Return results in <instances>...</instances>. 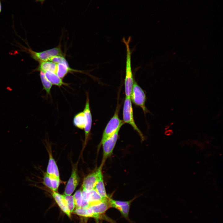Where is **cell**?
<instances>
[{
    "instance_id": "10",
    "label": "cell",
    "mask_w": 223,
    "mask_h": 223,
    "mask_svg": "<svg viewBox=\"0 0 223 223\" xmlns=\"http://www.w3.org/2000/svg\"><path fill=\"white\" fill-rule=\"evenodd\" d=\"M131 202V200L128 201H121L116 200L109 198V203L111 207L115 208L118 210L122 215L126 218H128V217Z\"/></svg>"
},
{
    "instance_id": "20",
    "label": "cell",
    "mask_w": 223,
    "mask_h": 223,
    "mask_svg": "<svg viewBox=\"0 0 223 223\" xmlns=\"http://www.w3.org/2000/svg\"><path fill=\"white\" fill-rule=\"evenodd\" d=\"M73 212L78 215L87 217H94L92 210L89 208H76Z\"/></svg>"
},
{
    "instance_id": "5",
    "label": "cell",
    "mask_w": 223,
    "mask_h": 223,
    "mask_svg": "<svg viewBox=\"0 0 223 223\" xmlns=\"http://www.w3.org/2000/svg\"><path fill=\"white\" fill-rule=\"evenodd\" d=\"M130 98L133 103L142 108L145 114L148 112L145 104L146 101L145 94L135 81L133 86Z\"/></svg>"
},
{
    "instance_id": "18",
    "label": "cell",
    "mask_w": 223,
    "mask_h": 223,
    "mask_svg": "<svg viewBox=\"0 0 223 223\" xmlns=\"http://www.w3.org/2000/svg\"><path fill=\"white\" fill-rule=\"evenodd\" d=\"M85 116L83 111L81 112L74 116L73 123L75 126L80 129H83L84 128L85 124Z\"/></svg>"
},
{
    "instance_id": "1",
    "label": "cell",
    "mask_w": 223,
    "mask_h": 223,
    "mask_svg": "<svg viewBox=\"0 0 223 223\" xmlns=\"http://www.w3.org/2000/svg\"><path fill=\"white\" fill-rule=\"evenodd\" d=\"M122 40V42L126 46V50L125 74L124 83L125 94L126 97L130 98L134 81L131 68V52L129 45L131 37H129L127 40L124 37Z\"/></svg>"
},
{
    "instance_id": "8",
    "label": "cell",
    "mask_w": 223,
    "mask_h": 223,
    "mask_svg": "<svg viewBox=\"0 0 223 223\" xmlns=\"http://www.w3.org/2000/svg\"><path fill=\"white\" fill-rule=\"evenodd\" d=\"M103 166L101 164L96 170L85 178L82 185V190L89 191L94 189L100 175L102 173Z\"/></svg>"
},
{
    "instance_id": "11",
    "label": "cell",
    "mask_w": 223,
    "mask_h": 223,
    "mask_svg": "<svg viewBox=\"0 0 223 223\" xmlns=\"http://www.w3.org/2000/svg\"><path fill=\"white\" fill-rule=\"evenodd\" d=\"M79 182V177L77 168H72V174L65 187L64 195H71L74 191Z\"/></svg>"
},
{
    "instance_id": "15",
    "label": "cell",
    "mask_w": 223,
    "mask_h": 223,
    "mask_svg": "<svg viewBox=\"0 0 223 223\" xmlns=\"http://www.w3.org/2000/svg\"><path fill=\"white\" fill-rule=\"evenodd\" d=\"M56 67V64L51 61H43L39 63L38 67L35 70L42 71L44 72H50L55 73Z\"/></svg>"
},
{
    "instance_id": "23",
    "label": "cell",
    "mask_w": 223,
    "mask_h": 223,
    "mask_svg": "<svg viewBox=\"0 0 223 223\" xmlns=\"http://www.w3.org/2000/svg\"><path fill=\"white\" fill-rule=\"evenodd\" d=\"M43 183L45 186L50 189L51 191L52 190V180L51 178L46 173L44 174L43 178Z\"/></svg>"
},
{
    "instance_id": "12",
    "label": "cell",
    "mask_w": 223,
    "mask_h": 223,
    "mask_svg": "<svg viewBox=\"0 0 223 223\" xmlns=\"http://www.w3.org/2000/svg\"><path fill=\"white\" fill-rule=\"evenodd\" d=\"M49 160L46 173L51 178L60 179L58 168L52 154L48 151Z\"/></svg>"
},
{
    "instance_id": "2",
    "label": "cell",
    "mask_w": 223,
    "mask_h": 223,
    "mask_svg": "<svg viewBox=\"0 0 223 223\" xmlns=\"http://www.w3.org/2000/svg\"><path fill=\"white\" fill-rule=\"evenodd\" d=\"M119 106H117L114 115L107 123L104 130L100 144L112 135L118 129H120L124 124L123 120H121L119 118Z\"/></svg>"
},
{
    "instance_id": "24",
    "label": "cell",
    "mask_w": 223,
    "mask_h": 223,
    "mask_svg": "<svg viewBox=\"0 0 223 223\" xmlns=\"http://www.w3.org/2000/svg\"><path fill=\"white\" fill-rule=\"evenodd\" d=\"M49 61H51L56 64L64 62L67 60L63 56H56L51 58Z\"/></svg>"
},
{
    "instance_id": "22",
    "label": "cell",
    "mask_w": 223,
    "mask_h": 223,
    "mask_svg": "<svg viewBox=\"0 0 223 223\" xmlns=\"http://www.w3.org/2000/svg\"><path fill=\"white\" fill-rule=\"evenodd\" d=\"M76 208H81L82 200V191L80 190L77 191L73 196Z\"/></svg>"
},
{
    "instance_id": "21",
    "label": "cell",
    "mask_w": 223,
    "mask_h": 223,
    "mask_svg": "<svg viewBox=\"0 0 223 223\" xmlns=\"http://www.w3.org/2000/svg\"><path fill=\"white\" fill-rule=\"evenodd\" d=\"M65 204L69 212L73 211L75 204L73 196L71 195H63Z\"/></svg>"
},
{
    "instance_id": "19",
    "label": "cell",
    "mask_w": 223,
    "mask_h": 223,
    "mask_svg": "<svg viewBox=\"0 0 223 223\" xmlns=\"http://www.w3.org/2000/svg\"><path fill=\"white\" fill-rule=\"evenodd\" d=\"M40 76L43 87V90H45L47 95H50V90L52 85L46 77L44 72L40 71Z\"/></svg>"
},
{
    "instance_id": "3",
    "label": "cell",
    "mask_w": 223,
    "mask_h": 223,
    "mask_svg": "<svg viewBox=\"0 0 223 223\" xmlns=\"http://www.w3.org/2000/svg\"><path fill=\"white\" fill-rule=\"evenodd\" d=\"M28 53L33 59L39 63L49 61L56 56H63L60 44L57 46L40 52L35 51L31 49H27Z\"/></svg>"
},
{
    "instance_id": "17",
    "label": "cell",
    "mask_w": 223,
    "mask_h": 223,
    "mask_svg": "<svg viewBox=\"0 0 223 223\" xmlns=\"http://www.w3.org/2000/svg\"><path fill=\"white\" fill-rule=\"evenodd\" d=\"M94 189L103 199L108 197L106 192L102 173L100 175Z\"/></svg>"
},
{
    "instance_id": "4",
    "label": "cell",
    "mask_w": 223,
    "mask_h": 223,
    "mask_svg": "<svg viewBox=\"0 0 223 223\" xmlns=\"http://www.w3.org/2000/svg\"><path fill=\"white\" fill-rule=\"evenodd\" d=\"M123 121L129 124L138 133L142 140L144 138L142 132L136 125L134 119L133 109L130 98L125 97L123 110Z\"/></svg>"
},
{
    "instance_id": "6",
    "label": "cell",
    "mask_w": 223,
    "mask_h": 223,
    "mask_svg": "<svg viewBox=\"0 0 223 223\" xmlns=\"http://www.w3.org/2000/svg\"><path fill=\"white\" fill-rule=\"evenodd\" d=\"M120 129L110 137L104 141L101 144L102 145L103 155L102 163L103 165L107 159L112 153L116 143L118 137V133Z\"/></svg>"
},
{
    "instance_id": "25",
    "label": "cell",
    "mask_w": 223,
    "mask_h": 223,
    "mask_svg": "<svg viewBox=\"0 0 223 223\" xmlns=\"http://www.w3.org/2000/svg\"><path fill=\"white\" fill-rule=\"evenodd\" d=\"M45 0H36V2H39L42 4Z\"/></svg>"
},
{
    "instance_id": "13",
    "label": "cell",
    "mask_w": 223,
    "mask_h": 223,
    "mask_svg": "<svg viewBox=\"0 0 223 223\" xmlns=\"http://www.w3.org/2000/svg\"><path fill=\"white\" fill-rule=\"evenodd\" d=\"M74 71L71 69L66 61L64 62L56 64L55 73L60 78H63L70 72Z\"/></svg>"
},
{
    "instance_id": "7",
    "label": "cell",
    "mask_w": 223,
    "mask_h": 223,
    "mask_svg": "<svg viewBox=\"0 0 223 223\" xmlns=\"http://www.w3.org/2000/svg\"><path fill=\"white\" fill-rule=\"evenodd\" d=\"M86 98L83 110L85 116V124L84 127L85 140L84 148L89 138L92 123V117L90 110L89 94L86 93Z\"/></svg>"
},
{
    "instance_id": "16",
    "label": "cell",
    "mask_w": 223,
    "mask_h": 223,
    "mask_svg": "<svg viewBox=\"0 0 223 223\" xmlns=\"http://www.w3.org/2000/svg\"><path fill=\"white\" fill-rule=\"evenodd\" d=\"M44 72L46 77L52 85L59 87H61L63 85H68V84L64 82L62 79L59 77L55 73L50 72Z\"/></svg>"
},
{
    "instance_id": "26",
    "label": "cell",
    "mask_w": 223,
    "mask_h": 223,
    "mask_svg": "<svg viewBox=\"0 0 223 223\" xmlns=\"http://www.w3.org/2000/svg\"><path fill=\"white\" fill-rule=\"evenodd\" d=\"M1 10H2V6H1V1L0 0V13L1 12Z\"/></svg>"
},
{
    "instance_id": "14",
    "label": "cell",
    "mask_w": 223,
    "mask_h": 223,
    "mask_svg": "<svg viewBox=\"0 0 223 223\" xmlns=\"http://www.w3.org/2000/svg\"><path fill=\"white\" fill-rule=\"evenodd\" d=\"M52 195L61 210L69 217H71V213L67 208L64 201L63 195L56 191H52Z\"/></svg>"
},
{
    "instance_id": "9",
    "label": "cell",
    "mask_w": 223,
    "mask_h": 223,
    "mask_svg": "<svg viewBox=\"0 0 223 223\" xmlns=\"http://www.w3.org/2000/svg\"><path fill=\"white\" fill-rule=\"evenodd\" d=\"M109 197L98 203L90 205L89 208L92 211L94 218H102L106 211L111 208L109 203Z\"/></svg>"
}]
</instances>
